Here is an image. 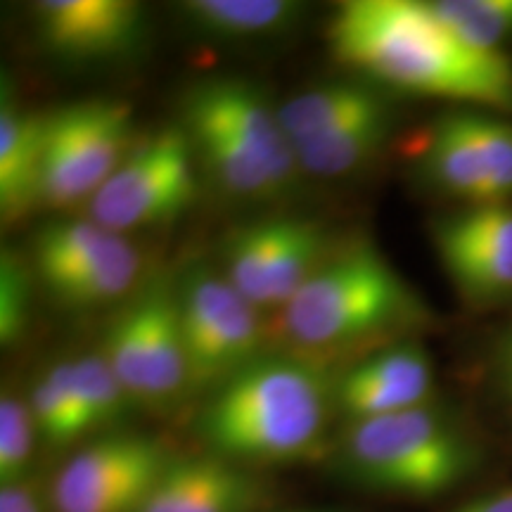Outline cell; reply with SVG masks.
Segmentation results:
<instances>
[{
    "label": "cell",
    "mask_w": 512,
    "mask_h": 512,
    "mask_svg": "<svg viewBox=\"0 0 512 512\" xmlns=\"http://www.w3.org/2000/svg\"><path fill=\"white\" fill-rule=\"evenodd\" d=\"M330 50L396 91L512 110V60L467 46L427 0H347L328 27Z\"/></svg>",
    "instance_id": "1"
},
{
    "label": "cell",
    "mask_w": 512,
    "mask_h": 512,
    "mask_svg": "<svg viewBox=\"0 0 512 512\" xmlns=\"http://www.w3.org/2000/svg\"><path fill=\"white\" fill-rule=\"evenodd\" d=\"M335 382L311 356H259L211 392L197 427L230 463L316 458L337 411Z\"/></svg>",
    "instance_id": "2"
},
{
    "label": "cell",
    "mask_w": 512,
    "mask_h": 512,
    "mask_svg": "<svg viewBox=\"0 0 512 512\" xmlns=\"http://www.w3.org/2000/svg\"><path fill=\"white\" fill-rule=\"evenodd\" d=\"M401 273L370 242L328 256L309 283L280 309L285 337L311 351L373 342L422 318Z\"/></svg>",
    "instance_id": "3"
},
{
    "label": "cell",
    "mask_w": 512,
    "mask_h": 512,
    "mask_svg": "<svg viewBox=\"0 0 512 512\" xmlns=\"http://www.w3.org/2000/svg\"><path fill=\"white\" fill-rule=\"evenodd\" d=\"M337 453L351 482L406 498L448 494L477 467V446L432 403L349 422Z\"/></svg>",
    "instance_id": "4"
},
{
    "label": "cell",
    "mask_w": 512,
    "mask_h": 512,
    "mask_svg": "<svg viewBox=\"0 0 512 512\" xmlns=\"http://www.w3.org/2000/svg\"><path fill=\"white\" fill-rule=\"evenodd\" d=\"M100 354L133 403L169 406L188 396L190 370L178 285L157 278L138 292L112 320Z\"/></svg>",
    "instance_id": "5"
},
{
    "label": "cell",
    "mask_w": 512,
    "mask_h": 512,
    "mask_svg": "<svg viewBox=\"0 0 512 512\" xmlns=\"http://www.w3.org/2000/svg\"><path fill=\"white\" fill-rule=\"evenodd\" d=\"M133 145V112L124 100H81L46 114L41 207L91 202Z\"/></svg>",
    "instance_id": "6"
},
{
    "label": "cell",
    "mask_w": 512,
    "mask_h": 512,
    "mask_svg": "<svg viewBox=\"0 0 512 512\" xmlns=\"http://www.w3.org/2000/svg\"><path fill=\"white\" fill-rule=\"evenodd\" d=\"M195 197V150L183 126H169L133 145L88 202V219L128 235L178 219Z\"/></svg>",
    "instance_id": "7"
},
{
    "label": "cell",
    "mask_w": 512,
    "mask_h": 512,
    "mask_svg": "<svg viewBox=\"0 0 512 512\" xmlns=\"http://www.w3.org/2000/svg\"><path fill=\"white\" fill-rule=\"evenodd\" d=\"M178 306L188 354L190 394L219 389L264 356L261 309L235 290L226 275L195 266L178 283Z\"/></svg>",
    "instance_id": "8"
},
{
    "label": "cell",
    "mask_w": 512,
    "mask_h": 512,
    "mask_svg": "<svg viewBox=\"0 0 512 512\" xmlns=\"http://www.w3.org/2000/svg\"><path fill=\"white\" fill-rule=\"evenodd\" d=\"M171 453L157 439L107 434L76 451L50 486L53 512H140Z\"/></svg>",
    "instance_id": "9"
},
{
    "label": "cell",
    "mask_w": 512,
    "mask_h": 512,
    "mask_svg": "<svg viewBox=\"0 0 512 512\" xmlns=\"http://www.w3.org/2000/svg\"><path fill=\"white\" fill-rule=\"evenodd\" d=\"M441 266L465 302L496 306L512 299V202L470 204L430 226Z\"/></svg>",
    "instance_id": "10"
},
{
    "label": "cell",
    "mask_w": 512,
    "mask_h": 512,
    "mask_svg": "<svg viewBox=\"0 0 512 512\" xmlns=\"http://www.w3.org/2000/svg\"><path fill=\"white\" fill-rule=\"evenodd\" d=\"M183 124H202L226 133L252 152L268 174L290 192L302 176L297 150L280 124L278 107L266 93L242 79H204L183 98Z\"/></svg>",
    "instance_id": "11"
},
{
    "label": "cell",
    "mask_w": 512,
    "mask_h": 512,
    "mask_svg": "<svg viewBox=\"0 0 512 512\" xmlns=\"http://www.w3.org/2000/svg\"><path fill=\"white\" fill-rule=\"evenodd\" d=\"M31 15L43 48L69 62L117 60L145 34V8L133 0H41Z\"/></svg>",
    "instance_id": "12"
},
{
    "label": "cell",
    "mask_w": 512,
    "mask_h": 512,
    "mask_svg": "<svg viewBox=\"0 0 512 512\" xmlns=\"http://www.w3.org/2000/svg\"><path fill=\"white\" fill-rule=\"evenodd\" d=\"M432 394V358L418 342L387 344L335 382L337 411L349 422L427 406Z\"/></svg>",
    "instance_id": "13"
},
{
    "label": "cell",
    "mask_w": 512,
    "mask_h": 512,
    "mask_svg": "<svg viewBox=\"0 0 512 512\" xmlns=\"http://www.w3.org/2000/svg\"><path fill=\"white\" fill-rule=\"evenodd\" d=\"M264 484L245 467L214 456L171 458L140 512H256Z\"/></svg>",
    "instance_id": "14"
},
{
    "label": "cell",
    "mask_w": 512,
    "mask_h": 512,
    "mask_svg": "<svg viewBox=\"0 0 512 512\" xmlns=\"http://www.w3.org/2000/svg\"><path fill=\"white\" fill-rule=\"evenodd\" d=\"M46 114L22 110L10 83L0 98V216L15 223L41 207Z\"/></svg>",
    "instance_id": "15"
},
{
    "label": "cell",
    "mask_w": 512,
    "mask_h": 512,
    "mask_svg": "<svg viewBox=\"0 0 512 512\" xmlns=\"http://www.w3.org/2000/svg\"><path fill=\"white\" fill-rule=\"evenodd\" d=\"M418 164L434 188L470 204L498 202L467 112H448L432 121Z\"/></svg>",
    "instance_id": "16"
},
{
    "label": "cell",
    "mask_w": 512,
    "mask_h": 512,
    "mask_svg": "<svg viewBox=\"0 0 512 512\" xmlns=\"http://www.w3.org/2000/svg\"><path fill=\"white\" fill-rule=\"evenodd\" d=\"M387 110L382 93L366 81H332L294 95L278 107L280 124L294 150L330 136L337 128Z\"/></svg>",
    "instance_id": "17"
},
{
    "label": "cell",
    "mask_w": 512,
    "mask_h": 512,
    "mask_svg": "<svg viewBox=\"0 0 512 512\" xmlns=\"http://www.w3.org/2000/svg\"><path fill=\"white\" fill-rule=\"evenodd\" d=\"M131 245L126 235L102 228L93 219L53 221L38 230L34 242V273L50 290L69 275L93 268Z\"/></svg>",
    "instance_id": "18"
},
{
    "label": "cell",
    "mask_w": 512,
    "mask_h": 512,
    "mask_svg": "<svg viewBox=\"0 0 512 512\" xmlns=\"http://www.w3.org/2000/svg\"><path fill=\"white\" fill-rule=\"evenodd\" d=\"M181 12L202 36L256 41L292 29L302 15V5L290 0H188Z\"/></svg>",
    "instance_id": "19"
},
{
    "label": "cell",
    "mask_w": 512,
    "mask_h": 512,
    "mask_svg": "<svg viewBox=\"0 0 512 512\" xmlns=\"http://www.w3.org/2000/svg\"><path fill=\"white\" fill-rule=\"evenodd\" d=\"M188 133L195 159L204 174L230 197L249 202H266L285 195V188L268 174L264 164L238 140L202 124H181Z\"/></svg>",
    "instance_id": "20"
},
{
    "label": "cell",
    "mask_w": 512,
    "mask_h": 512,
    "mask_svg": "<svg viewBox=\"0 0 512 512\" xmlns=\"http://www.w3.org/2000/svg\"><path fill=\"white\" fill-rule=\"evenodd\" d=\"M328 235L313 221L278 219V233L268 264L264 283V302L268 306H283L309 283V278L328 261Z\"/></svg>",
    "instance_id": "21"
},
{
    "label": "cell",
    "mask_w": 512,
    "mask_h": 512,
    "mask_svg": "<svg viewBox=\"0 0 512 512\" xmlns=\"http://www.w3.org/2000/svg\"><path fill=\"white\" fill-rule=\"evenodd\" d=\"M389 128H392V117H389L387 107V110L368 114V117L337 128L330 136L297 147L302 174L316 178H339L361 169L363 164L375 159L382 145L387 143Z\"/></svg>",
    "instance_id": "22"
},
{
    "label": "cell",
    "mask_w": 512,
    "mask_h": 512,
    "mask_svg": "<svg viewBox=\"0 0 512 512\" xmlns=\"http://www.w3.org/2000/svg\"><path fill=\"white\" fill-rule=\"evenodd\" d=\"M29 406L43 444L62 448L91 434L76 382L74 358H62L38 377Z\"/></svg>",
    "instance_id": "23"
},
{
    "label": "cell",
    "mask_w": 512,
    "mask_h": 512,
    "mask_svg": "<svg viewBox=\"0 0 512 512\" xmlns=\"http://www.w3.org/2000/svg\"><path fill=\"white\" fill-rule=\"evenodd\" d=\"M140 273H143V254L131 242L117 256L69 275L48 292L67 309H100L121 302L126 294L136 290Z\"/></svg>",
    "instance_id": "24"
},
{
    "label": "cell",
    "mask_w": 512,
    "mask_h": 512,
    "mask_svg": "<svg viewBox=\"0 0 512 512\" xmlns=\"http://www.w3.org/2000/svg\"><path fill=\"white\" fill-rule=\"evenodd\" d=\"M278 233V219L249 223L228 235L223 249V275L254 306L264 302V283Z\"/></svg>",
    "instance_id": "25"
},
{
    "label": "cell",
    "mask_w": 512,
    "mask_h": 512,
    "mask_svg": "<svg viewBox=\"0 0 512 512\" xmlns=\"http://www.w3.org/2000/svg\"><path fill=\"white\" fill-rule=\"evenodd\" d=\"M432 10L467 46L505 53L512 38V0H432Z\"/></svg>",
    "instance_id": "26"
},
{
    "label": "cell",
    "mask_w": 512,
    "mask_h": 512,
    "mask_svg": "<svg viewBox=\"0 0 512 512\" xmlns=\"http://www.w3.org/2000/svg\"><path fill=\"white\" fill-rule=\"evenodd\" d=\"M74 368L91 432L117 425L124 418L128 403L133 401L128 399L124 384L114 375L107 358L102 354H83L74 358Z\"/></svg>",
    "instance_id": "27"
},
{
    "label": "cell",
    "mask_w": 512,
    "mask_h": 512,
    "mask_svg": "<svg viewBox=\"0 0 512 512\" xmlns=\"http://www.w3.org/2000/svg\"><path fill=\"white\" fill-rule=\"evenodd\" d=\"M38 427L29 401L17 394L3 392L0 399V482L12 484L29 477Z\"/></svg>",
    "instance_id": "28"
},
{
    "label": "cell",
    "mask_w": 512,
    "mask_h": 512,
    "mask_svg": "<svg viewBox=\"0 0 512 512\" xmlns=\"http://www.w3.org/2000/svg\"><path fill=\"white\" fill-rule=\"evenodd\" d=\"M31 271L27 261L12 249L0 256V342L12 347L24 335L31 311Z\"/></svg>",
    "instance_id": "29"
},
{
    "label": "cell",
    "mask_w": 512,
    "mask_h": 512,
    "mask_svg": "<svg viewBox=\"0 0 512 512\" xmlns=\"http://www.w3.org/2000/svg\"><path fill=\"white\" fill-rule=\"evenodd\" d=\"M470 128L482 152L486 171L491 176L496 200H512V121H505L494 114L467 112Z\"/></svg>",
    "instance_id": "30"
},
{
    "label": "cell",
    "mask_w": 512,
    "mask_h": 512,
    "mask_svg": "<svg viewBox=\"0 0 512 512\" xmlns=\"http://www.w3.org/2000/svg\"><path fill=\"white\" fill-rule=\"evenodd\" d=\"M50 496H43L34 479L0 484V512H48Z\"/></svg>",
    "instance_id": "31"
},
{
    "label": "cell",
    "mask_w": 512,
    "mask_h": 512,
    "mask_svg": "<svg viewBox=\"0 0 512 512\" xmlns=\"http://www.w3.org/2000/svg\"><path fill=\"white\" fill-rule=\"evenodd\" d=\"M453 512H512V484L491 491V494L472 498L470 503H465L463 508Z\"/></svg>",
    "instance_id": "32"
},
{
    "label": "cell",
    "mask_w": 512,
    "mask_h": 512,
    "mask_svg": "<svg viewBox=\"0 0 512 512\" xmlns=\"http://www.w3.org/2000/svg\"><path fill=\"white\" fill-rule=\"evenodd\" d=\"M496 377L503 394L512 401V325L496 347Z\"/></svg>",
    "instance_id": "33"
},
{
    "label": "cell",
    "mask_w": 512,
    "mask_h": 512,
    "mask_svg": "<svg viewBox=\"0 0 512 512\" xmlns=\"http://www.w3.org/2000/svg\"><path fill=\"white\" fill-rule=\"evenodd\" d=\"M287 512H339V510H287Z\"/></svg>",
    "instance_id": "34"
}]
</instances>
